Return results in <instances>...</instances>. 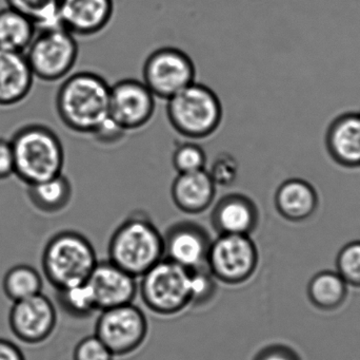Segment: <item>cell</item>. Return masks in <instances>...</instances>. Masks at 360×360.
I'll list each match as a JSON object with an SVG mask.
<instances>
[{"mask_svg": "<svg viewBox=\"0 0 360 360\" xmlns=\"http://www.w3.org/2000/svg\"><path fill=\"white\" fill-rule=\"evenodd\" d=\"M147 317L133 304L101 311L95 335L114 356H124L139 350L148 335Z\"/></svg>", "mask_w": 360, "mask_h": 360, "instance_id": "30bf717a", "label": "cell"}, {"mask_svg": "<svg viewBox=\"0 0 360 360\" xmlns=\"http://www.w3.org/2000/svg\"><path fill=\"white\" fill-rule=\"evenodd\" d=\"M254 360H302L295 351L287 346L275 345L264 349Z\"/></svg>", "mask_w": 360, "mask_h": 360, "instance_id": "836d02e7", "label": "cell"}, {"mask_svg": "<svg viewBox=\"0 0 360 360\" xmlns=\"http://www.w3.org/2000/svg\"><path fill=\"white\" fill-rule=\"evenodd\" d=\"M27 16L6 6L0 8V49L25 53L37 34Z\"/></svg>", "mask_w": 360, "mask_h": 360, "instance_id": "7402d4cb", "label": "cell"}, {"mask_svg": "<svg viewBox=\"0 0 360 360\" xmlns=\"http://www.w3.org/2000/svg\"><path fill=\"white\" fill-rule=\"evenodd\" d=\"M212 224L218 235H250L257 228L259 211L249 197L231 194L214 207Z\"/></svg>", "mask_w": 360, "mask_h": 360, "instance_id": "e0dca14e", "label": "cell"}, {"mask_svg": "<svg viewBox=\"0 0 360 360\" xmlns=\"http://www.w3.org/2000/svg\"><path fill=\"white\" fill-rule=\"evenodd\" d=\"M164 240L167 259L190 271L207 266L212 240L200 226L190 222L175 224Z\"/></svg>", "mask_w": 360, "mask_h": 360, "instance_id": "5bb4252c", "label": "cell"}, {"mask_svg": "<svg viewBox=\"0 0 360 360\" xmlns=\"http://www.w3.org/2000/svg\"><path fill=\"white\" fill-rule=\"evenodd\" d=\"M171 126L188 139H205L221 124L224 110L218 95L205 85L193 82L168 99Z\"/></svg>", "mask_w": 360, "mask_h": 360, "instance_id": "5b68a950", "label": "cell"}, {"mask_svg": "<svg viewBox=\"0 0 360 360\" xmlns=\"http://www.w3.org/2000/svg\"><path fill=\"white\" fill-rule=\"evenodd\" d=\"M15 175L25 185H33L63 173L65 149L58 135L41 124L21 127L10 139Z\"/></svg>", "mask_w": 360, "mask_h": 360, "instance_id": "7a4b0ae2", "label": "cell"}, {"mask_svg": "<svg viewBox=\"0 0 360 360\" xmlns=\"http://www.w3.org/2000/svg\"><path fill=\"white\" fill-rule=\"evenodd\" d=\"M258 261V249L251 237L218 235L210 245L207 268L216 280L236 285L253 276Z\"/></svg>", "mask_w": 360, "mask_h": 360, "instance_id": "ba28073f", "label": "cell"}, {"mask_svg": "<svg viewBox=\"0 0 360 360\" xmlns=\"http://www.w3.org/2000/svg\"><path fill=\"white\" fill-rule=\"evenodd\" d=\"M126 135L127 130L109 116L91 135L103 145H113L122 141Z\"/></svg>", "mask_w": 360, "mask_h": 360, "instance_id": "1f68e13d", "label": "cell"}, {"mask_svg": "<svg viewBox=\"0 0 360 360\" xmlns=\"http://www.w3.org/2000/svg\"><path fill=\"white\" fill-rule=\"evenodd\" d=\"M58 304L71 316L84 318L97 311L92 289L88 281L57 290Z\"/></svg>", "mask_w": 360, "mask_h": 360, "instance_id": "484cf974", "label": "cell"}, {"mask_svg": "<svg viewBox=\"0 0 360 360\" xmlns=\"http://www.w3.org/2000/svg\"><path fill=\"white\" fill-rule=\"evenodd\" d=\"M216 186L229 187L238 179L239 164L234 156L222 152L216 156L211 168L207 171Z\"/></svg>", "mask_w": 360, "mask_h": 360, "instance_id": "f1b7e54d", "label": "cell"}, {"mask_svg": "<svg viewBox=\"0 0 360 360\" xmlns=\"http://www.w3.org/2000/svg\"><path fill=\"white\" fill-rule=\"evenodd\" d=\"M274 204L283 219L302 222L310 219L316 213L319 197L310 182L300 178H291L277 188Z\"/></svg>", "mask_w": 360, "mask_h": 360, "instance_id": "d6986e66", "label": "cell"}, {"mask_svg": "<svg viewBox=\"0 0 360 360\" xmlns=\"http://www.w3.org/2000/svg\"><path fill=\"white\" fill-rule=\"evenodd\" d=\"M86 281L101 312L133 304L139 293L136 278L111 261L97 262Z\"/></svg>", "mask_w": 360, "mask_h": 360, "instance_id": "4fadbf2b", "label": "cell"}, {"mask_svg": "<svg viewBox=\"0 0 360 360\" xmlns=\"http://www.w3.org/2000/svg\"><path fill=\"white\" fill-rule=\"evenodd\" d=\"M114 357L113 353L96 335L80 340L73 353V360H113Z\"/></svg>", "mask_w": 360, "mask_h": 360, "instance_id": "4dcf8cb0", "label": "cell"}, {"mask_svg": "<svg viewBox=\"0 0 360 360\" xmlns=\"http://www.w3.org/2000/svg\"><path fill=\"white\" fill-rule=\"evenodd\" d=\"M56 323V309L42 293L13 302L8 315L11 331L15 337L29 345L40 344L48 340Z\"/></svg>", "mask_w": 360, "mask_h": 360, "instance_id": "7c38bea8", "label": "cell"}, {"mask_svg": "<svg viewBox=\"0 0 360 360\" xmlns=\"http://www.w3.org/2000/svg\"><path fill=\"white\" fill-rule=\"evenodd\" d=\"M34 80L25 53L0 49V107L25 101L33 88Z\"/></svg>", "mask_w": 360, "mask_h": 360, "instance_id": "ac0fdd59", "label": "cell"}, {"mask_svg": "<svg viewBox=\"0 0 360 360\" xmlns=\"http://www.w3.org/2000/svg\"><path fill=\"white\" fill-rule=\"evenodd\" d=\"M336 268L348 287L360 289V241L342 247L336 260Z\"/></svg>", "mask_w": 360, "mask_h": 360, "instance_id": "4316f807", "label": "cell"}, {"mask_svg": "<svg viewBox=\"0 0 360 360\" xmlns=\"http://www.w3.org/2000/svg\"><path fill=\"white\" fill-rule=\"evenodd\" d=\"M10 8L27 16L37 31L63 27L59 19V0H6Z\"/></svg>", "mask_w": 360, "mask_h": 360, "instance_id": "d4e9b609", "label": "cell"}, {"mask_svg": "<svg viewBox=\"0 0 360 360\" xmlns=\"http://www.w3.org/2000/svg\"><path fill=\"white\" fill-rule=\"evenodd\" d=\"M15 175L14 154L12 144L6 139H0V181Z\"/></svg>", "mask_w": 360, "mask_h": 360, "instance_id": "d6a6232c", "label": "cell"}, {"mask_svg": "<svg viewBox=\"0 0 360 360\" xmlns=\"http://www.w3.org/2000/svg\"><path fill=\"white\" fill-rule=\"evenodd\" d=\"M109 261L141 278L165 258L164 236L145 216H132L118 226L109 243Z\"/></svg>", "mask_w": 360, "mask_h": 360, "instance_id": "3957f363", "label": "cell"}, {"mask_svg": "<svg viewBox=\"0 0 360 360\" xmlns=\"http://www.w3.org/2000/svg\"><path fill=\"white\" fill-rule=\"evenodd\" d=\"M143 76V82L154 97L168 101L196 82V68L184 51L164 46L146 59Z\"/></svg>", "mask_w": 360, "mask_h": 360, "instance_id": "9c48e42d", "label": "cell"}, {"mask_svg": "<svg viewBox=\"0 0 360 360\" xmlns=\"http://www.w3.org/2000/svg\"><path fill=\"white\" fill-rule=\"evenodd\" d=\"M216 187L205 169L179 173L171 188L173 202L179 211L197 215L207 211L216 196Z\"/></svg>", "mask_w": 360, "mask_h": 360, "instance_id": "ffe728a7", "label": "cell"}, {"mask_svg": "<svg viewBox=\"0 0 360 360\" xmlns=\"http://www.w3.org/2000/svg\"><path fill=\"white\" fill-rule=\"evenodd\" d=\"M216 281L207 266L191 271L192 306H201L212 299L216 292Z\"/></svg>", "mask_w": 360, "mask_h": 360, "instance_id": "f546056e", "label": "cell"}, {"mask_svg": "<svg viewBox=\"0 0 360 360\" xmlns=\"http://www.w3.org/2000/svg\"><path fill=\"white\" fill-rule=\"evenodd\" d=\"M141 278L139 292L151 312L172 316L192 306L190 270L164 258Z\"/></svg>", "mask_w": 360, "mask_h": 360, "instance_id": "8992f818", "label": "cell"}, {"mask_svg": "<svg viewBox=\"0 0 360 360\" xmlns=\"http://www.w3.org/2000/svg\"><path fill=\"white\" fill-rule=\"evenodd\" d=\"M111 86L94 72L65 77L56 94L57 114L74 132L92 135L110 116Z\"/></svg>", "mask_w": 360, "mask_h": 360, "instance_id": "6da1fadb", "label": "cell"}, {"mask_svg": "<svg viewBox=\"0 0 360 360\" xmlns=\"http://www.w3.org/2000/svg\"><path fill=\"white\" fill-rule=\"evenodd\" d=\"M155 99L145 82L120 80L110 90V118L124 130L141 128L153 118Z\"/></svg>", "mask_w": 360, "mask_h": 360, "instance_id": "8fae6325", "label": "cell"}, {"mask_svg": "<svg viewBox=\"0 0 360 360\" xmlns=\"http://www.w3.org/2000/svg\"><path fill=\"white\" fill-rule=\"evenodd\" d=\"M34 77L57 82L69 75L78 57L75 36L63 27L38 31L25 52Z\"/></svg>", "mask_w": 360, "mask_h": 360, "instance_id": "52a82bcc", "label": "cell"}, {"mask_svg": "<svg viewBox=\"0 0 360 360\" xmlns=\"http://www.w3.org/2000/svg\"><path fill=\"white\" fill-rule=\"evenodd\" d=\"M90 241L75 232H61L46 243L42 254V270L57 290L88 280L97 264Z\"/></svg>", "mask_w": 360, "mask_h": 360, "instance_id": "277c9868", "label": "cell"}, {"mask_svg": "<svg viewBox=\"0 0 360 360\" xmlns=\"http://www.w3.org/2000/svg\"><path fill=\"white\" fill-rule=\"evenodd\" d=\"M172 161L177 173H194L205 169L207 156L197 144L184 143L175 149Z\"/></svg>", "mask_w": 360, "mask_h": 360, "instance_id": "83f0119b", "label": "cell"}, {"mask_svg": "<svg viewBox=\"0 0 360 360\" xmlns=\"http://www.w3.org/2000/svg\"><path fill=\"white\" fill-rule=\"evenodd\" d=\"M0 360H25V359L16 345L0 338Z\"/></svg>", "mask_w": 360, "mask_h": 360, "instance_id": "e575fe53", "label": "cell"}, {"mask_svg": "<svg viewBox=\"0 0 360 360\" xmlns=\"http://www.w3.org/2000/svg\"><path fill=\"white\" fill-rule=\"evenodd\" d=\"M61 25L74 36H92L103 31L114 13L113 0H59Z\"/></svg>", "mask_w": 360, "mask_h": 360, "instance_id": "9a60e30c", "label": "cell"}, {"mask_svg": "<svg viewBox=\"0 0 360 360\" xmlns=\"http://www.w3.org/2000/svg\"><path fill=\"white\" fill-rule=\"evenodd\" d=\"M325 144L336 165L349 170L360 169L359 112H345L336 116L328 127Z\"/></svg>", "mask_w": 360, "mask_h": 360, "instance_id": "2e32d148", "label": "cell"}, {"mask_svg": "<svg viewBox=\"0 0 360 360\" xmlns=\"http://www.w3.org/2000/svg\"><path fill=\"white\" fill-rule=\"evenodd\" d=\"M359 113H360V111H359Z\"/></svg>", "mask_w": 360, "mask_h": 360, "instance_id": "d590c367", "label": "cell"}, {"mask_svg": "<svg viewBox=\"0 0 360 360\" xmlns=\"http://www.w3.org/2000/svg\"><path fill=\"white\" fill-rule=\"evenodd\" d=\"M348 285L338 272L325 271L315 275L308 285V296L319 310L340 309L348 297Z\"/></svg>", "mask_w": 360, "mask_h": 360, "instance_id": "603a6c76", "label": "cell"}, {"mask_svg": "<svg viewBox=\"0 0 360 360\" xmlns=\"http://www.w3.org/2000/svg\"><path fill=\"white\" fill-rule=\"evenodd\" d=\"M2 287L6 297L16 302L41 293L44 283L35 268L20 264L6 272Z\"/></svg>", "mask_w": 360, "mask_h": 360, "instance_id": "cb8c5ba5", "label": "cell"}, {"mask_svg": "<svg viewBox=\"0 0 360 360\" xmlns=\"http://www.w3.org/2000/svg\"><path fill=\"white\" fill-rule=\"evenodd\" d=\"M27 187L30 202L44 213L63 211L71 202L73 194L71 182L63 173Z\"/></svg>", "mask_w": 360, "mask_h": 360, "instance_id": "44dd1931", "label": "cell"}]
</instances>
